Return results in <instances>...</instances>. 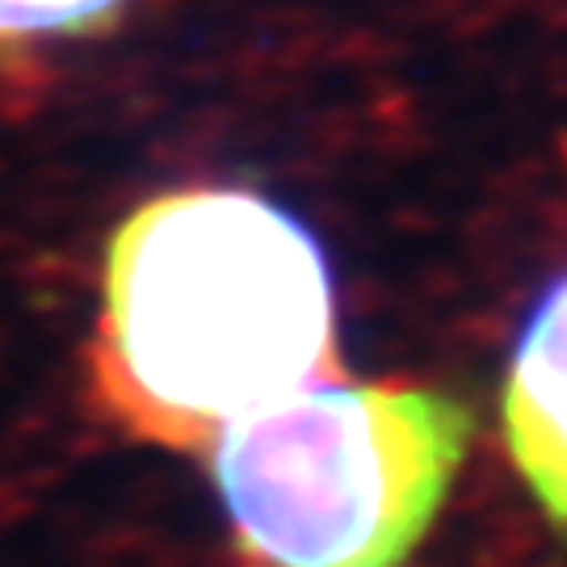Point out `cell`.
<instances>
[{"mask_svg": "<svg viewBox=\"0 0 567 567\" xmlns=\"http://www.w3.org/2000/svg\"><path fill=\"white\" fill-rule=\"evenodd\" d=\"M501 429L522 484L567 534V269L522 320L501 391Z\"/></svg>", "mask_w": 567, "mask_h": 567, "instance_id": "obj_3", "label": "cell"}, {"mask_svg": "<svg viewBox=\"0 0 567 567\" xmlns=\"http://www.w3.org/2000/svg\"><path fill=\"white\" fill-rule=\"evenodd\" d=\"M475 437L442 386L320 383L227 425L206 471L240 567H404Z\"/></svg>", "mask_w": 567, "mask_h": 567, "instance_id": "obj_2", "label": "cell"}, {"mask_svg": "<svg viewBox=\"0 0 567 567\" xmlns=\"http://www.w3.org/2000/svg\"><path fill=\"white\" fill-rule=\"evenodd\" d=\"M341 379L332 265L299 215L185 185L114 227L89 386L126 437L206 458L227 425Z\"/></svg>", "mask_w": 567, "mask_h": 567, "instance_id": "obj_1", "label": "cell"}, {"mask_svg": "<svg viewBox=\"0 0 567 567\" xmlns=\"http://www.w3.org/2000/svg\"><path fill=\"white\" fill-rule=\"evenodd\" d=\"M126 0H0V55L42 39H89L122 18Z\"/></svg>", "mask_w": 567, "mask_h": 567, "instance_id": "obj_4", "label": "cell"}]
</instances>
